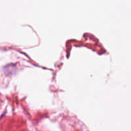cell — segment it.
I'll use <instances>...</instances> for the list:
<instances>
[]
</instances>
